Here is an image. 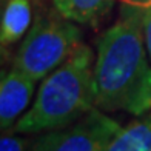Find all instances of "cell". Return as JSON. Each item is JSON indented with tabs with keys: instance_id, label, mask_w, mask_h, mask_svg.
Wrapping results in <instances>:
<instances>
[{
	"instance_id": "obj_12",
	"label": "cell",
	"mask_w": 151,
	"mask_h": 151,
	"mask_svg": "<svg viewBox=\"0 0 151 151\" xmlns=\"http://www.w3.org/2000/svg\"><path fill=\"white\" fill-rule=\"evenodd\" d=\"M9 59V52H8V48L3 46L2 43H0V70L6 65V62H8Z\"/></svg>"
},
{
	"instance_id": "obj_1",
	"label": "cell",
	"mask_w": 151,
	"mask_h": 151,
	"mask_svg": "<svg viewBox=\"0 0 151 151\" xmlns=\"http://www.w3.org/2000/svg\"><path fill=\"white\" fill-rule=\"evenodd\" d=\"M96 106L140 117L151 111V60L142 20L119 16L97 40L94 63Z\"/></svg>"
},
{
	"instance_id": "obj_3",
	"label": "cell",
	"mask_w": 151,
	"mask_h": 151,
	"mask_svg": "<svg viewBox=\"0 0 151 151\" xmlns=\"http://www.w3.org/2000/svg\"><path fill=\"white\" fill-rule=\"evenodd\" d=\"M82 43L77 23L54 9L39 14L22 39L12 59V66L34 82H42Z\"/></svg>"
},
{
	"instance_id": "obj_11",
	"label": "cell",
	"mask_w": 151,
	"mask_h": 151,
	"mask_svg": "<svg viewBox=\"0 0 151 151\" xmlns=\"http://www.w3.org/2000/svg\"><path fill=\"white\" fill-rule=\"evenodd\" d=\"M142 20V32H143V42H145V48L148 52V57L151 60V5L147 6L140 14Z\"/></svg>"
},
{
	"instance_id": "obj_6",
	"label": "cell",
	"mask_w": 151,
	"mask_h": 151,
	"mask_svg": "<svg viewBox=\"0 0 151 151\" xmlns=\"http://www.w3.org/2000/svg\"><path fill=\"white\" fill-rule=\"evenodd\" d=\"M32 22V0H8L0 16V43L9 48L22 42Z\"/></svg>"
},
{
	"instance_id": "obj_7",
	"label": "cell",
	"mask_w": 151,
	"mask_h": 151,
	"mask_svg": "<svg viewBox=\"0 0 151 151\" xmlns=\"http://www.w3.org/2000/svg\"><path fill=\"white\" fill-rule=\"evenodd\" d=\"M116 0H52L54 9L79 25L96 26L109 14Z\"/></svg>"
},
{
	"instance_id": "obj_10",
	"label": "cell",
	"mask_w": 151,
	"mask_h": 151,
	"mask_svg": "<svg viewBox=\"0 0 151 151\" xmlns=\"http://www.w3.org/2000/svg\"><path fill=\"white\" fill-rule=\"evenodd\" d=\"M151 5V0H122L120 3V16L139 17L142 11Z\"/></svg>"
},
{
	"instance_id": "obj_8",
	"label": "cell",
	"mask_w": 151,
	"mask_h": 151,
	"mask_svg": "<svg viewBox=\"0 0 151 151\" xmlns=\"http://www.w3.org/2000/svg\"><path fill=\"white\" fill-rule=\"evenodd\" d=\"M106 151H151V111L122 128Z\"/></svg>"
},
{
	"instance_id": "obj_5",
	"label": "cell",
	"mask_w": 151,
	"mask_h": 151,
	"mask_svg": "<svg viewBox=\"0 0 151 151\" xmlns=\"http://www.w3.org/2000/svg\"><path fill=\"white\" fill-rule=\"evenodd\" d=\"M36 83L17 68L0 70V133L11 131L34 100Z\"/></svg>"
},
{
	"instance_id": "obj_13",
	"label": "cell",
	"mask_w": 151,
	"mask_h": 151,
	"mask_svg": "<svg viewBox=\"0 0 151 151\" xmlns=\"http://www.w3.org/2000/svg\"><path fill=\"white\" fill-rule=\"evenodd\" d=\"M6 2H8V0H0V16H2V11H3V8H5Z\"/></svg>"
},
{
	"instance_id": "obj_4",
	"label": "cell",
	"mask_w": 151,
	"mask_h": 151,
	"mask_svg": "<svg viewBox=\"0 0 151 151\" xmlns=\"http://www.w3.org/2000/svg\"><path fill=\"white\" fill-rule=\"evenodd\" d=\"M120 129L109 113L96 106L70 125L37 134L36 151H106Z\"/></svg>"
},
{
	"instance_id": "obj_2",
	"label": "cell",
	"mask_w": 151,
	"mask_h": 151,
	"mask_svg": "<svg viewBox=\"0 0 151 151\" xmlns=\"http://www.w3.org/2000/svg\"><path fill=\"white\" fill-rule=\"evenodd\" d=\"M96 54L80 43L73 54L42 80L31 106L12 133L40 134L66 127L96 108Z\"/></svg>"
},
{
	"instance_id": "obj_9",
	"label": "cell",
	"mask_w": 151,
	"mask_h": 151,
	"mask_svg": "<svg viewBox=\"0 0 151 151\" xmlns=\"http://www.w3.org/2000/svg\"><path fill=\"white\" fill-rule=\"evenodd\" d=\"M37 134L0 133V151H36Z\"/></svg>"
}]
</instances>
